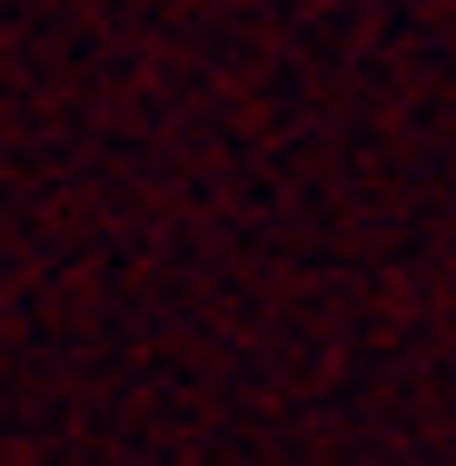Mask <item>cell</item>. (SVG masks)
I'll list each match as a JSON object with an SVG mask.
<instances>
[]
</instances>
